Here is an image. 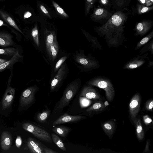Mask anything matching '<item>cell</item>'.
Wrapping results in <instances>:
<instances>
[{
  "label": "cell",
  "mask_w": 153,
  "mask_h": 153,
  "mask_svg": "<svg viewBox=\"0 0 153 153\" xmlns=\"http://www.w3.org/2000/svg\"><path fill=\"white\" fill-rule=\"evenodd\" d=\"M44 153H58L57 152L52 150L47 147H43Z\"/></svg>",
  "instance_id": "43"
},
{
  "label": "cell",
  "mask_w": 153,
  "mask_h": 153,
  "mask_svg": "<svg viewBox=\"0 0 153 153\" xmlns=\"http://www.w3.org/2000/svg\"><path fill=\"white\" fill-rule=\"evenodd\" d=\"M13 36L8 32L0 31V47L4 48L16 45V43L13 40Z\"/></svg>",
  "instance_id": "15"
},
{
  "label": "cell",
  "mask_w": 153,
  "mask_h": 153,
  "mask_svg": "<svg viewBox=\"0 0 153 153\" xmlns=\"http://www.w3.org/2000/svg\"><path fill=\"white\" fill-rule=\"evenodd\" d=\"M68 71V66L66 62H65L51 81L50 86L51 92H53L58 90L67 76Z\"/></svg>",
  "instance_id": "6"
},
{
  "label": "cell",
  "mask_w": 153,
  "mask_h": 153,
  "mask_svg": "<svg viewBox=\"0 0 153 153\" xmlns=\"http://www.w3.org/2000/svg\"><path fill=\"white\" fill-rule=\"evenodd\" d=\"M23 57L18 52L9 60L0 65V73L7 69H9L10 71H13L14 65L17 62H21Z\"/></svg>",
  "instance_id": "16"
},
{
  "label": "cell",
  "mask_w": 153,
  "mask_h": 153,
  "mask_svg": "<svg viewBox=\"0 0 153 153\" xmlns=\"http://www.w3.org/2000/svg\"><path fill=\"white\" fill-rule=\"evenodd\" d=\"M136 127V133L138 140H142L144 137V132L140 120L136 117L132 119Z\"/></svg>",
  "instance_id": "23"
},
{
  "label": "cell",
  "mask_w": 153,
  "mask_h": 153,
  "mask_svg": "<svg viewBox=\"0 0 153 153\" xmlns=\"http://www.w3.org/2000/svg\"><path fill=\"white\" fill-rule=\"evenodd\" d=\"M96 0H85V15L87 16L89 13L90 10L94 4Z\"/></svg>",
  "instance_id": "35"
},
{
  "label": "cell",
  "mask_w": 153,
  "mask_h": 153,
  "mask_svg": "<svg viewBox=\"0 0 153 153\" xmlns=\"http://www.w3.org/2000/svg\"><path fill=\"white\" fill-rule=\"evenodd\" d=\"M153 22L152 21L146 20L138 23L135 25L134 35L136 36H144L152 28Z\"/></svg>",
  "instance_id": "11"
},
{
  "label": "cell",
  "mask_w": 153,
  "mask_h": 153,
  "mask_svg": "<svg viewBox=\"0 0 153 153\" xmlns=\"http://www.w3.org/2000/svg\"><path fill=\"white\" fill-rule=\"evenodd\" d=\"M99 2L100 4L101 7L107 10L108 8L110 7L111 3V0H99Z\"/></svg>",
  "instance_id": "39"
},
{
  "label": "cell",
  "mask_w": 153,
  "mask_h": 153,
  "mask_svg": "<svg viewBox=\"0 0 153 153\" xmlns=\"http://www.w3.org/2000/svg\"><path fill=\"white\" fill-rule=\"evenodd\" d=\"M73 59L81 72H88L98 68L100 65L96 58L89 54L86 56L84 51H76L73 55Z\"/></svg>",
  "instance_id": "3"
},
{
  "label": "cell",
  "mask_w": 153,
  "mask_h": 153,
  "mask_svg": "<svg viewBox=\"0 0 153 153\" xmlns=\"http://www.w3.org/2000/svg\"><path fill=\"white\" fill-rule=\"evenodd\" d=\"M82 30L87 39L91 43V45L93 47L96 49H98L100 50L102 49V46L100 42L98 41L97 37L93 36L84 30L82 29Z\"/></svg>",
  "instance_id": "22"
},
{
  "label": "cell",
  "mask_w": 153,
  "mask_h": 153,
  "mask_svg": "<svg viewBox=\"0 0 153 153\" xmlns=\"http://www.w3.org/2000/svg\"><path fill=\"white\" fill-rule=\"evenodd\" d=\"M141 98L138 93L136 94L132 98L129 105V111L132 119L136 117L139 111Z\"/></svg>",
  "instance_id": "12"
},
{
  "label": "cell",
  "mask_w": 153,
  "mask_h": 153,
  "mask_svg": "<svg viewBox=\"0 0 153 153\" xmlns=\"http://www.w3.org/2000/svg\"><path fill=\"white\" fill-rule=\"evenodd\" d=\"M87 84L91 86H94L103 89L105 92V95L108 100L111 102L115 94V91L111 81L104 77L97 76L88 81Z\"/></svg>",
  "instance_id": "5"
},
{
  "label": "cell",
  "mask_w": 153,
  "mask_h": 153,
  "mask_svg": "<svg viewBox=\"0 0 153 153\" xmlns=\"http://www.w3.org/2000/svg\"><path fill=\"white\" fill-rule=\"evenodd\" d=\"M39 89V88L35 85L29 87L24 90L20 98L21 106H27L31 104L34 101L35 94Z\"/></svg>",
  "instance_id": "8"
},
{
  "label": "cell",
  "mask_w": 153,
  "mask_h": 153,
  "mask_svg": "<svg viewBox=\"0 0 153 153\" xmlns=\"http://www.w3.org/2000/svg\"><path fill=\"white\" fill-rule=\"evenodd\" d=\"M15 89L10 86V83H8L2 103V108L3 110L8 108L11 104L15 94Z\"/></svg>",
  "instance_id": "10"
},
{
  "label": "cell",
  "mask_w": 153,
  "mask_h": 153,
  "mask_svg": "<svg viewBox=\"0 0 153 153\" xmlns=\"http://www.w3.org/2000/svg\"><path fill=\"white\" fill-rule=\"evenodd\" d=\"M111 3L116 7H123L127 5V0H111ZM129 1V0H127Z\"/></svg>",
  "instance_id": "36"
},
{
  "label": "cell",
  "mask_w": 153,
  "mask_h": 153,
  "mask_svg": "<svg viewBox=\"0 0 153 153\" xmlns=\"http://www.w3.org/2000/svg\"><path fill=\"white\" fill-rule=\"evenodd\" d=\"M143 119L144 122L146 124L150 123L152 122V119L149 118L147 115L144 116Z\"/></svg>",
  "instance_id": "44"
},
{
  "label": "cell",
  "mask_w": 153,
  "mask_h": 153,
  "mask_svg": "<svg viewBox=\"0 0 153 153\" xmlns=\"http://www.w3.org/2000/svg\"><path fill=\"white\" fill-rule=\"evenodd\" d=\"M50 112L49 110L47 109L39 113L37 116V120L41 123L45 122L49 116Z\"/></svg>",
  "instance_id": "29"
},
{
  "label": "cell",
  "mask_w": 153,
  "mask_h": 153,
  "mask_svg": "<svg viewBox=\"0 0 153 153\" xmlns=\"http://www.w3.org/2000/svg\"><path fill=\"white\" fill-rule=\"evenodd\" d=\"M153 65V61H149L148 65H147V67L149 68L151 66H152Z\"/></svg>",
  "instance_id": "47"
},
{
  "label": "cell",
  "mask_w": 153,
  "mask_h": 153,
  "mask_svg": "<svg viewBox=\"0 0 153 153\" xmlns=\"http://www.w3.org/2000/svg\"><path fill=\"white\" fill-rule=\"evenodd\" d=\"M40 11L45 16L51 19V16L48 10L45 6L42 4H39V5Z\"/></svg>",
  "instance_id": "38"
},
{
  "label": "cell",
  "mask_w": 153,
  "mask_h": 153,
  "mask_svg": "<svg viewBox=\"0 0 153 153\" xmlns=\"http://www.w3.org/2000/svg\"><path fill=\"white\" fill-rule=\"evenodd\" d=\"M31 39L35 47L40 51H42L39 34L38 25L36 24L32 28L31 32Z\"/></svg>",
  "instance_id": "21"
},
{
  "label": "cell",
  "mask_w": 153,
  "mask_h": 153,
  "mask_svg": "<svg viewBox=\"0 0 153 153\" xmlns=\"http://www.w3.org/2000/svg\"><path fill=\"white\" fill-rule=\"evenodd\" d=\"M18 52H19V48L16 47H8L0 48V55H6L12 57Z\"/></svg>",
  "instance_id": "25"
},
{
  "label": "cell",
  "mask_w": 153,
  "mask_h": 153,
  "mask_svg": "<svg viewBox=\"0 0 153 153\" xmlns=\"http://www.w3.org/2000/svg\"><path fill=\"white\" fill-rule=\"evenodd\" d=\"M12 143V139L10 133L7 131L2 132L1 140V146L2 149L5 151L8 150Z\"/></svg>",
  "instance_id": "20"
},
{
  "label": "cell",
  "mask_w": 153,
  "mask_h": 153,
  "mask_svg": "<svg viewBox=\"0 0 153 153\" xmlns=\"http://www.w3.org/2000/svg\"><path fill=\"white\" fill-rule=\"evenodd\" d=\"M51 137L52 141L59 149L64 151H66L63 142L58 135L54 133H52Z\"/></svg>",
  "instance_id": "26"
},
{
  "label": "cell",
  "mask_w": 153,
  "mask_h": 153,
  "mask_svg": "<svg viewBox=\"0 0 153 153\" xmlns=\"http://www.w3.org/2000/svg\"><path fill=\"white\" fill-rule=\"evenodd\" d=\"M85 117L80 115H71L65 114L59 117L53 123L54 125L63 123H74L79 121L85 118Z\"/></svg>",
  "instance_id": "13"
},
{
  "label": "cell",
  "mask_w": 153,
  "mask_h": 153,
  "mask_svg": "<svg viewBox=\"0 0 153 153\" xmlns=\"http://www.w3.org/2000/svg\"><path fill=\"white\" fill-rule=\"evenodd\" d=\"M153 37V31L138 42L134 50H136L147 43Z\"/></svg>",
  "instance_id": "27"
},
{
  "label": "cell",
  "mask_w": 153,
  "mask_h": 153,
  "mask_svg": "<svg viewBox=\"0 0 153 153\" xmlns=\"http://www.w3.org/2000/svg\"><path fill=\"white\" fill-rule=\"evenodd\" d=\"M80 96L93 100L97 99L100 98L95 89L89 85L85 86L83 88Z\"/></svg>",
  "instance_id": "17"
},
{
  "label": "cell",
  "mask_w": 153,
  "mask_h": 153,
  "mask_svg": "<svg viewBox=\"0 0 153 153\" xmlns=\"http://www.w3.org/2000/svg\"><path fill=\"white\" fill-rule=\"evenodd\" d=\"M31 13L29 12H27L25 14V17L26 18H27L30 16L31 15Z\"/></svg>",
  "instance_id": "48"
},
{
  "label": "cell",
  "mask_w": 153,
  "mask_h": 153,
  "mask_svg": "<svg viewBox=\"0 0 153 153\" xmlns=\"http://www.w3.org/2000/svg\"><path fill=\"white\" fill-rule=\"evenodd\" d=\"M112 15L108 10L101 6L95 8L90 17L93 21L96 22H101L109 19Z\"/></svg>",
  "instance_id": "9"
},
{
  "label": "cell",
  "mask_w": 153,
  "mask_h": 153,
  "mask_svg": "<svg viewBox=\"0 0 153 153\" xmlns=\"http://www.w3.org/2000/svg\"><path fill=\"white\" fill-rule=\"evenodd\" d=\"M141 4L148 6L152 5L153 4V0H137Z\"/></svg>",
  "instance_id": "40"
},
{
  "label": "cell",
  "mask_w": 153,
  "mask_h": 153,
  "mask_svg": "<svg viewBox=\"0 0 153 153\" xmlns=\"http://www.w3.org/2000/svg\"><path fill=\"white\" fill-rule=\"evenodd\" d=\"M79 103L81 108H83L88 106L90 103V101L86 98L80 96Z\"/></svg>",
  "instance_id": "37"
},
{
  "label": "cell",
  "mask_w": 153,
  "mask_h": 153,
  "mask_svg": "<svg viewBox=\"0 0 153 153\" xmlns=\"http://www.w3.org/2000/svg\"><path fill=\"white\" fill-rule=\"evenodd\" d=\"M71 129L64 126H60L53 128V131L56 134L62 137H66Z\"/></svg>",
  "instance_id": "24"
},
{
  "label": "cell",
  "mask_w": 153,
  "mask_h": 153,
  "mask_svg": "<svg viewBox=\"0 0 153 153\" xmlns=\"http://www.w3.org/2000/svg\"><path fill=\"white\" fill-rule=\"evenodd\" d=\"M153 9L152 6L150 7L139 4L137 5V13L139 14H141L152 10Z\"/></svg>",
  "instance_id": "32"
},
{
  "label": "cell",
  "mask_w": 153,
  "mask_h": 153,
  "mask_svg": "<svg viewBox=\"0 0 153 153\" xmlns=\"http://www.w3.org/2000/svg\"><path fill=\"white\" fill-rule=\"evenodd\" d=\"M27 144L31 152L44 153L43 147L41 144L34 138L29 137L27 140Z\"/></svg>",
  "instance_id": "19"
},
{
  "label": "cell",
  "mask_w": 153,
  "mask_h": 153,
  "mask_svg": "<svg viewBox=\"0 0 153 153\" xmlns=\"http://www.w3.org/2000/svg\"><path fill=\"white\" fill-rule=\"evenodd\" d=\"M103 128L109 136L111 134L114 129V126L112 123L110 122H106L103 124Z\"/></svg>",
  "instance_id": "33"
},
{
  "label": "cell",
  "mask_w": 153,
  "mask_h": 153,
  "mask_svg": "<svg viewBox=\"0 0 153 153\" xmlns=\"http://www.w3.org/2000/svg\"><path fill=\"white\" fill-rule=\"evenodd\" d=\"M2 26H5L9 27V26L8 25L6 24L3 21L0 19V27Z\"/></svg>",
  "instance_id": "45"
},
{
  "label": "cell",
  "mask_w": 153,
  "mask_h": 153,
  "mask_svg": "<svg viewBox=\"0 0 153 153\" xmlns=\"http://www.w3.org/2000/svg\"><path fill=\"white\" fill-rule=\"evenodd\" d=\"M0 16L8 25L25 36L24 33L20 29L12 17L7 13L3 10L0 9Z\"/></svg>",
  "instance_id": "18"
},
{
  "label": "cell",
  "mask_w": 153,
  "mask_h": 153,
  "mask_svg": "<svg viewBox=\"0 0 153 153\" xmlns=\"http://www.w3.org/2000/svg\"><path fill=\"white\" fill-rule=\"evenodd\" d=\"M150 51L152 55L153 54V39H152L149 43H146L145 45L140 50L139 55H140L147 51Z\"/></svg>",
  "instance_id": "31"
},
{
  "label": "cell",
  "mask_w": 153,
  "mask_h": 153,
  "mask_svg": "<svg viewBox=\"0 0 153 153\" xmlns=\"http://www.w3.org/2000/svg\"><path fill=\"white\" fill-rule=\"evenodd\" d=\"M127 18L126 13L121 10L118 11L112 14L102 26L95 28L94 30L100 36L104 37L109 47H119L126 40L123 33Z\"/></svg>",
  "instance_id": "1"
},
{
  "label": "cell",
  "mask_w": 153,
  "mask_h": 153,
  "mask_svg": "<svg viewBox=\"0 0 153 153\" xmlns=\"http://www.w3.org/2000/svg\"><path fill=\"white\" fill-rule=\"evenodd\" d=\"M52 3L57 13L62 17L66 18L69 17L68 15L64 10L53 0H52Z\"/></svg>",
  "instance_id": "28"
},
{
  "label": "cell",
  "mask_w": 153,
  "mask_h": 153,
  "mask_svg": "<svg viewBox=\"0 0 153 153\" xmlns=\"http://www.w3.org/2000/svg\"><path fill=\"white\" fill-rule=\"evenodd\" d=\"M22 127L24 129L30 132L40 140L48 143L52 142L51 136L44 129L29 123H23Z\"/></svg>",
  "instance_id": "7"
},
{
  "label": "cell",
  "mask_w": 153,
  "mask_h": 153,
  "mask_svg": "<svg viewBox=\"0 0 153 153\" xmlns=\"http://www.w3.org/2000/svg\"><path fill=\"white\" fill-rule=\"evenodd\" d=\"M104 108V105L100 102L95 103L92 106L87 109L88 111H95L102 110Z\"/></svg>",
  "instance_id": "34"
},
{
  "label": "cell",
  "mask_w": 153,
  "mask_h": 153,
  "mask_svg": "<svg viewBox=\"0 0 153 153\" xmlns=\"http://www.w3.org/2000/svg\"><path fill=\"white\" fill-rule=\"evenodd\" d=\"M8 60L2 58H0V65L4 63Z\"/></svg>",
  "instance_id": "46"
},
{
  "label": "cell",
  "mask_w": 153,
  "mask_h": 153,
  "mask_svg": "<svg viewBox=\"0 0 153 153\" xmlns=\"http://www.w3.org/2000/svg\"><path fill=\"white\" fill-rule=\"evenodd\" d=\"M80 79L78 78L69 84L65 89L63 95L59 102L58 108L62 109L68 106L69 102L79 90L81 85Z\"/></svg>",
  "instance_id": "4"
},
{
  "label": "cell",
  "mask_w": 153,
  "mask_h": 153,
  "mask_svg": "<svg viewBox=\"0 0 153 153\" xmlns=\"http://www.w3.org/2000/svg\"><path fill=\"white\" fill-rule=\"evenodd\" d=\"M153 107V100H150L148 101L146 105V108L148 110L152 111Z\"/></svg>",
  "instance_id": "41"
},
{
  "label": "cell",
  "mask_w": 153,
  "mask_h": 153,
  "mask_svg": "<svg viewBox=\"0 0 153 153\" xmlns=\"http://www.w3.org/2000/svg\"><path fill=\"white\" fill-rule=\"evenodd\" d=\"M68 56L66 55L62 57L56 63L54 68L52 72L51 76H53V75L57 72L58 70L59 69L62 65L68 58Z\"/></svg>",
  "instance_id": "30"
},
{
  "label": "cell",
  "mask_w": 153,
  "mask_h": 153,
  "mask_svg": "<svg viewBox=\"0 0 153 153\" xmlns=\"http://www.w3.org/2000/svg\"><path fill=\"white\" fill-rule=\"evenodd\" d=\"M147 53L143 55L140 56L139 55L135 57L126 63L124 66L123 68L125 69H131L137 68L145 62L144 59L148 55Z\"/></svg>",
  "instance_id": "14"
},
{
  "label": "cell",
  "mask_w": 153,
  "mask_h": 153,
  "mask_svg": "<svg viewBox=\"0 0 153 153\" xmlns=\"http://www.w3.org/2000/svg\"><path fill=\"white\" fill-rule=\"evenodd\" d=\"M3 0H0V1H3Z\"/></svg>",
  "instance_id": "49"
},
{
  "label": "cell",
  "mask_w": 153,
  "mask_h": 153,
  "mask_svg": "<svg viewBox=\"0 0 153 153\" xmlns=\"http://www.w3.org/2000/svg\"><path fill=\"white\" fill-rule=\"evenodd\" d=\"M22 139L20 136H18L16 140V146L18 148H19L22 144Z\"/></svg>",
  "instance_id": "42"
},
{
  "label": "cell",
  "mask_w": 153,
  "mask_h": 153,
  "mask_svg": "<svg viewBox=\"0 0 153 153\" xmlns=\"http://www.w3.org/2000/svg\"><path fill=\"white\" fill-rule=\"evenodd\" d=\"M41 45L42 51H43L47 60L52 64L58 56L59 47L57 38V33L53 30L45 28L41 35Z\"/></svg>",
  "instance_id": "2"
}]
</instances>
